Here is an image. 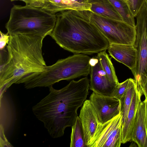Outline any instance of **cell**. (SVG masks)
Here are the masks:
<instances>
[{
	"instance_id": "obj_5",
	"label": "cell",
	"mask_w": 147,
	"mask_h": 147,
	"mask_svg": "<svg viewBox=\"0 0 147 147\" xmlns=\"http://www.w3.org/2000/svg\"><path fill=\"white\" fill-rule=\"evenodd\" d=\"M91 58L83 54H76L59 59L52 65L47 66L43 71L32 77L24 83L27 89L37 87H49L64 80H69L90 73Z\"/></svg>"
},
{
	"instance_id": "obj_1",
	"label": "cell",
	"mask_w": 147,
	"mask_h": 147,
	"mask_svg": "<svg viewBox=\"0 0 147 147\" xmlns=\"http://www.w3.org/2000/svg\"><path fill=\"white\" fill-rule=\"evenodd\" d=\"M49 93L33 106L32 111L53 138L63 136L65 129L71 127L77 117V111L89 93L87 77L72 80L59 90L49 87Z\"/></svg>"
},
{
	"instance_id": "obj_15",
	"label": "cell",
	"mask_w": 147,
	"mask_h": 147,
	"mask_svg": "<svg viewBox=\"0 0 147 147\" xmlns=\"http://www.w3.org/2000/svg\"><path fill=\"white\" fill-rule=\"evenodd\" d=\"M136 86L131 105L124 123L121 126V140L122 144L131 141V135L136 113L142 96Z\"/></svg>"
},
{
	"instance_id": "obj_23",
	"label": "cell",
	"mask_w": 147,
	"mask_h": 147,
	"mask_svg": "<svg viewBox=\"0 0 147 147\" xmlns=\"http://www.w3.org/2000/svg\"><path fill=\"white\" fill-rule=\"evenodd\" d=\"M18 0L24 1L26 5L42 8L47 0H10L11 1Z\"/></svg>"
},
{
	"instance_id": "obj_12",
	"label": "cell",
	"mask_w": 147,
	"mask_h": 147,
	"mask_svg": "<svg viewBox=\"0 0 147 147\" xmlns=\"http://www.w3.org/2000/svg\"><path fill=\"white\" fill-rule=\"evenodd\" d=\"M107 49L112 57L127 67L131 71L135 68L136 53L133 45L112 44Z\"/></svg>"
},
{
	"instance_id": "obj_3",
	"label": "cell",
	"mask_w": 147,
	"mask_h": 147,
	"mask_svg": "<svg viewBox=\"0 0 147 147\" xmlns=\"http://www.w3.org/2000/svg\"><path fill=\"white\" fill-rule=\"evenodd\" d=\"M10 36L6 46L7 61L0 71V88L4 86L7 89L13 84L24 83L43 71L47 66L42 50L45 36L27 34Z\"/></svg>"
},
{
	"instance_id": "obj_11",
	"label": "cell",
	"mask_w": 147,
	"mask_h": 147,
	"mask_svg": "<svg viewBox=\"0 0 147 147\" xmlns=\"http://www.w3.org/2000/svg\"><path fill=\"white\" fill-rule=\"evenodd\" d=\"M83 129L86 147H89L98 124L100 123L95 110L89 100H86L79 116Z\"/></svg>"
},
{
	"instance_id": "obj_17",
	"label": "cell",
	"mask_w": 147,
	"mask_h": 147,
	"mask_svg": "<svg viewBox=\"0 0 147 147\" xmlns=\"http://www.w3.org/2000/svg\"><path fill=\"white\" fill-rule=\"evenodd\" d=\"M136 87L134 80L129 78L128 84L125 92L119 100L120 112L122 116L121 126L124 123L132 102Z\"/></svg>"
},
{
	"instance_id": "obj_20",
	"label": "cell",
	"mask_w": 147,
	"mask_h": 147,
	"mask_svg": "<svg viewBox=\"0 0 147 147\" xmlns=\"http://www.w3.org/2000/svg\"><path fill=\"white\" fill-rule=\"evenodd\" d=\"M129 81V79H128L122 82L119 83L110 96L113 97L119 100L123 96L125 92Z\"/></svg>"
},
{
	"instance_id": "obj_14",
	"label": "cell",
	"mask_w": 147,
	"mask_h": 147,
	"mask_svg": "<svg viewBox=\"0 0 147 147\" xmlns=\"http://www.w3.org/2000/svg\"><path fill=\"white\" fill-rule=\"evenodd\" d=\"M147 128L145 116L144 100L140 102L131 135V141L139 147H147Z\"/></svg>"
},
{
	"instance_id": "obj_4",
	"label": "cell",
	"mask_w": 147,
	"mask_h": 147,
	"mask_svg": "<svg viewBox=\"0 0 147 147\" xmlns=\"http://www.w3.org/2000/svg\"><path fill=\"white\" fill-rule=\"evenodd\" d=\"M56 14L41 8L14 5L5 25L10 36L16 34L50 35L55 25Z\"/></svg>"
},
{
	"instance_id": "obj_21",
	"label": "cell",
	"mask_w": 147,
	"mask_h": 147,
	"mask_svg": "<svg viewBox=\"0 0 147 147\" xmlns=\"http://www.w3.org/2000/svg\"><path fill=\"white\" fill-rule=\"evenodd\" d=\"M146 1L147 0H127L130 10L134 17Z\"/></svg>"
},
{
	"instance_id": "obj_24",
	"label": "cell",
	"mask_w": 147,
	"mask_h": 147,
	"mask_svg": "<svg viewBox=\"0 0 147 147\" xmlns=\"http://www.w3.org/2000/svg\"><path fill=\"white\" fill-rule=\"evenodd\" d=\"M0 50H3L5 49L7 44H8L10 36L8 32L4 33L0 31Z\"/></svg>"
},
{
	"instance_id": "obj_6",
	"label": "cell",
	"mask_w": 147,
	"mask_h": 147,
	"mask_svg": "<svg viewBox=\"0 0 147 147\" xmlns=\"http://www.w3.org/2000/svg\"><path fill=\"white\" fill-rule=\"evenodd\" d=\"M91 21L107 39L110 44L133 45L135 26L123 21L111 19L88 11Z\"/></svg>"
},
{
	"instance_id": "obj_22",
	"label": "cell",
	"mask_w": 147,
	"mask_h": 147,
	"mask_svg": "<svg viewBox=\"0 0 147 147\" xmlns=\"http://www.w3.org/2000/svg\"><path fill=\"white\" fill-rule=\"evenodd\" d=\"M137 87L140 91L141 94H144L147 99V76H141L138 81H135Z\"/></svg>"
},
{
	"instance_id": "obj_10",
	"label": "cell",
	"mask_w": 147,
	"mask_h": 147,
	"mask_svg": "<svg viewBox=\"0 0 147 147\" xmlns=\"http://www.w3.org/2000/svg\"><path fill=\"white\" fill-rule=\"evenodd\" d=\"M90 100L102 123L110 120L120 113L119 100L113 97L93 92Z\"/></svg>"
},
{
	"instance_id": "obj_7",
	"label": "cell",
	"mask_w": 147,
	"mask_h": 147,
	"mask_svg": "<svg viewBox=\"0 0 147 147\" xmlns=\"http://www.w3.org/2000/svg\"><path fill=\"white\" fill-rule=\"evenodd\" d=\"M135 17L136 34L133 45L136 50V61L132 72L136 81L143 75L147 76V1Z\"/></svg>"
},
{
	"instance_id": "obj_13",
	"label": "cell",
	"mask_w": 147,
	"mask_h": 147,
	"mask_svg": "<svg viewBox=\"0 0 147 147\" xmlns=\"http://www.w3.org/2000/svg\"><path fill=\"white\" fill-rule=\"evenodd\" d=\"M91 6L86 0H47L42 8L55 14L68 10L90 11Z\"/></svg>"
},
{
	"instance_id": "obj_19",
	"label": "cell",
	"mask_w": 147,
	"mask_h": 147,
	"mask_svg": "<svg viewBox=\"0 0 147 147\" xmlns=\"http://www.w3.org/2000/svg\"><path fill=\"white\" fill-rule=\"evenodd\" d=\"M96 56L102 69L109 78L112 82L117 85L119 83L115 69L111 59L106 52V50L99 52Z\"/></svg>"
},
{
	"instance_id": "obj_9",
	"label": "cell",
	"mask_w": 147,
	"mask_h": 147,
	"mask_svg": "<svg viewBox=\"0 0 147 147\" xmlns=\"http://www.w3.org/2000/svg\"><path fill=\"white\" fill-rule=\"evenodd\" d=\"M89 89L102 95L110 96L117 86L109 78L96 56L90 60Z\"/></svg>"
},
{
	"instance_id": "obj_25",
	"label": "cell",
	"mask_w": 147,
	"mask_h": 147,
	"mask_svg": "<svg viewBox=\"0 0 147 147\" xmlns=\"http://www.w3.org/2000/svg\"><path fill=\"white\" fill-rule=\"evenodd\" d=\"M145 102V121L147 128V99L145 98L144 100Z\"/></svg>"
},
{
	"instance_id": "obj_16",
	"label": "cell",
	"mask_w": 147,
	"mask_h": 147,
	"mask_svg": "<svg viewBox=\"0 0 147 147\" xmlns=\"http://www.w3.org/2000/svg\"><path fill=\"white\" fill-rule=\"evenodd\" d=\"M86 0L91 5V12L113 20L123 21L120 15L109 0Z\"/></svg>"
},
{
	"instance_id": "obj_2",
	"label": "cell",
	"mask_w": 147,
	"mask_h": 147,
	"mask_svg": "<svg viewBox=\"0 0 147 147\" xmlns=\"http://www.w3.org/2000/svg\"><path fill=\"white\" fill-rule=\"evenodd\" d=\"M88 11L68 10L56 13L49 35L61 48L75 54L98 53L107 49L109 42L91 21Z\"/></svg>"
},
{
	"instance_id": "obj_18",
	"label": "cell",
	"mask_w": 147,
	"mask_h": 147,
	"mask_svg": "<svg viewBox=\"0 0 147 147\" xmlns=\"http://www.w3.org/2000/svg\"><path fill=\"white\" fill-rule=\"evenodd\" d=\"M71 127L70 147H86L82 125L78 116Z\"/></svg>"
},
{
	"instance_id": "obj_8",
	"label": "cell",
	"mask_w": 147,
	"mask_h": 147,
	"mask_svg": "<svg viewBox=\"0 0 147 147\" xmlns=\"http://www.w3.org/2000/svg\"><path fill=\"white\" fill-rule=\"evenodd\" d=\"M122 116L120 113L110 120L98 124L89 147H119Z\"/></svg>"
}]
</instances>
